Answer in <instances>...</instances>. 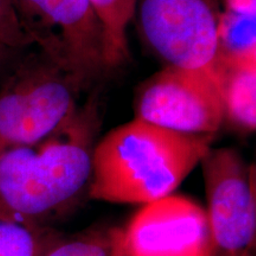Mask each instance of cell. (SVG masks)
I'll return each instance as SVG.
<instances>
[{
	"label": "cell",
	"instance_id": "9c48e42d",
	"mask_svg": "<svg viewBox=\"0 0 256 256\" xmlns=\"http://www.w3.org/2000/svg\"><path fill=\"white\" fill-rule=\"evenodd\" d=\"M222 94L224 124L240 134L256 130V60L214 62Z\"/></svg>",
	"mask_w": 256,
	"mask_h": 256
},
{
	"label": "cell",
	"instance_id": "ba28073f",
	"mask_svg": "<svg viewBox=\"0 0 256 256\" xmlns=\"http://www.w3.org/2000/svg\"><path fill=\"white\" fill-rule=\"evenodd\" d=\"M127 256H212L206 210L170 194L145 204L124 230Z\"/></svg>",
	"mask_w": 256,
	"mask_h": 256
},
{
	"label": "cell",
	"instance_id": "e0dca14e",
	"mask_svg": "<svg viewBox=\"0 0 256 256\" xmlns=\"http://www.w3.org/2000/svg\"><path fill=\"white\" fill-rule=\"evenodd\" d=\"M112 256H127L126 249H124V230L119 229L118 234L116 242H115V247Z\"/></svg>",
	"mask_w": 256,
	"mask_h": 256
},
{
	"label": "cell",
	"instance_id": "7c38bea8",
	"mask_svg": "<svg viewBox=\"0 0 256 256\" xmlns=\"http://www.w3.org/2000/svg\"><path fill=\"white\" fill-rule=\"evenodd\" d=\"M104 25L116 68L130 58L127 28L136 14L138 0H89Z\"/></svg>",
	"mask_w": 256,
	"mask_h": 256
},
{
	"label": "cell",
	"instance_id": "277c9868",
	"mask_svg": "<svg viewBox=\"0 0 256 256\" xmlns=\"http://www.w3.org/2000/svg\"><path fill=\"white\" fill-rule=\"evenodd\" d=\"M40 54L89 86L118 69L104 25L89 0H14Z\"/></svg>",
	"mask_w": 256,
	"mask_h": 256
},
{
	"label": "cell",
	"instance_id": "30bf717a",
	"mask_svg": "<svg viewBox=\"0 0 256 256\" xmlns=\"http://www.w3.org/2000/svg\"><path fill=\"white\" fill-rule=\"evenodd\" d=\"M252 60H256V14H241L224 8L220 16L215 62Z\"/></svg>",
	"mask_w": 256,
	"mask_h": 256
},
{
	"label": "cell",
	"instance_id": "8992f818",
	"mask_svg": "<svg viewBox=\"0 0 256 256\" xmlns=\"http://www.w3.org/2000/svg\"><path fill=\"white\" fill-rule=\"evenodd\" d=\"M220 12L217 0H138L134 19L166 66L198 69L216 60Z\"/></svg>",
	"mask_w": 256,
	"mask_h": 256
},
{
	"label": "cell",
	"instance_id": "5bb4252c",
	"mask_svg": "<svg viewBox=\"0 0 256 256\" xmlns=\"http://www.w3.org/2000/svg\"><path fill=\"white\" fill-rule=\"evenodd\" d=\"M0 46L19 51L34 46L22 24L14 0H0Z\"/></svg>",
	"mask_w": 256,
	"mask_h": 256
},
{
	"label": "cell",
	"instance_id": "9a60e30c",
	"mask_svg": "<svg viewBox=\"0 0 256 256\" xmlns=\"http://www.w3.org/2000/svg\"><path fill=\"white\" fill-rule=\"evenodd\" d=\"M22 51L11 49V48L0 46V78L6 75L12 68Z\"/></svg>",
	"mask_w": 256,
	"mask_h": 256
},
{
	"label": "cell",
	"instance_id": "4fadbf2b",
	"mask_svg": "<svg viewBox=\"0 0 256 256\" xmlns=\"http://www.w3.org/2000/svg\"><path fill=\"white\" fill-rule=\"evenodd\" d=\"M119 229H96L78 238H62L44 256H112Z\"/></svg>",
	"mask_w": 256,
	"mask_h": 256
},
{
	"label": "cell",
	"instance_id": "7a4b0ae2",
	"mask_svg": "<svg viewBox=\"0 0 256 256\" xmlns=\"http://www.w3.org/2000/svg\"><path fill=\"white\" fill-rule=\"evenodd\" d=\"M212 140L136 118L96 142L88 197L145 206L170 196L200 165Z\"/></svg>",
	"mask_w": 256,
	"mask_h": 256
},
{
	"label": "cell",
	"instance_id": "5b68a950",
	"mask_svg": "<svg viewBox=\"0 0 256 256\" xmlns=\"http://www.w3.org/2000/svg\"><path fill=\"white\" fill-rule=\"evenodd\" d=\"M200 165L212 256H256L254 165L230 147L210 148Z\"/></svg>",
	"mask_w": 256,
	"mask_h": 256
},
{
	"label": "cell",
	"instance_id": "2e32d148",
	"mask_svg": "<svg viewBox=\"0 0 256 256\" xmlns=\"http://www.w3.org/2000/svg\"><path fill=\"white\" fill-rule=\"evenodd\" d=\"M224 8L241 14H256V0H223Z\"/></svg>",
	"mask_w": 256,
	"mask_h": 256
},
{
	"label": "cell",
	"instance_id": "6da1fadb",
	"mask_svg": "<svg viewBox=\"0 0 256 256\" xmlns=\"http://www.w3.org/2000/svg\"><path fill=\"white\" fill-rule=\"evenodd\" d=\"M100 127L95 94L52 136L2 152L0 218L46 226L88 196Z\"/></svg>",
	"mask_w": 256,
	"mask_h": 256
},
{
	"label": "cell",
	"instance_id": "3957f363",
	"mask_svg": "<svg viewBox=\"0 0 256 256\" xmlns=\"http://www.w3.org/2000/svg\"><path fill=\"white\" fill-rule=\"evenodd\" d=\"M0 90V154L46 139L70 119L89 84L42 55L16 60Z\"/></svg>",
	"mask_w": 256,
	"mask_h": 256
},
{
	"label": "cell",
	"instance_id": "8fae6325",
	"mask_svg": "<svg viewBox=\"0 0 256 256\" xmlns=\"http://www.w3.org/2000/svg\"><path fill=\"white\" fill-rule=\"evenodd\" d=\"M62 238L48 226L0 218V256H44Z\"/></svg>",
	"mask_w": 256,
	"mask_h": 256
},
{
	"label": "cell",
	"instance_id": "52a82bcc",
	"mask_svg": "<svg viewBox=\"0 0 256 256\" xmlns=\"http://www.w3.org/2000/svg\"><path fill=\"white\" fill-rule=\"evenodd\" d=\"M136 119L185 134L215 136L224 124L218 74L165 66L140 89Z\"/></svg>",
	"mask_w": 256,
	"mask_h": 256
}]
</instances>
